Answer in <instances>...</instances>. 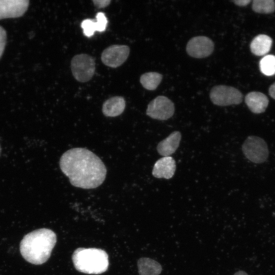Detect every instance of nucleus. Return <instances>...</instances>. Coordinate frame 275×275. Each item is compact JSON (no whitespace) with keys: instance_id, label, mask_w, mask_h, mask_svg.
I'll use <instances>...</instances> for the list:
<instances>
[{"instance_id":"2eb2a0df","label":"nucleus","mask_w":275,"mask_h":275,"mask_svg":"<svg viewBox=\"0 0 275 275\" xmlns=\"http://www.w3.org/2000/svg\"><path fill=\"white\" fill-rule=\"evenodd\" d=\"M272 43V39L264 34L256 36L250 44L251 52L255 55L261 56L265 54L270 50Z\"/></svg>"},{"instance_id":"4be33fe9","label":"nucleus","mask_w":275,"mask_h":275,"mask_svg":"<svg viewBox=\"0 0 275 275\" xmlns=\"http://www.w3.org/2000/svg\"><path fill=\"white\" fill-rule=\"evenodd\" d=\"M7 39V34L5 29L0 26V58L4 50Z\"/></svg>"},{"instance_id":"9d476101","label":"nucleus","mask_w":275,"mask_h":275,"mask_svg":"<svg viewBox=\"0 0 275 275\" xmlns=\"http://www.w3.org/2000/svg\"><path fill=\"white\" fill-rule=\"evenodd\" d=\"M29 5L28 0H0V19L22 16Z\"/></svg>"},{"instance_id":"f3484780","label":"nucleus","mask_w":275,"mask_h":275,"mask_svg":"<svg viewBox=\"0 0 275 275\" xmlns=\"http://www.w3.org/2000/svg\"><path fill=\"white\" fill-rule=\"evenodd\" d=\"M162 75L157 72H150L142 74L140 77V82L143 87L149 90L156 89L160 83Z\"/></svg>"},{"instance_id":"bb28decb","label":"nucleus","mask_w":275,"mask_h":275,"mask_svg":"<svg viewBox=\"0 0 275 275\" xmlns=\"http://www.w3.org/2000/svg\"><path fill=\"white\" fill-rule=\"evenodd\" d=\"M1 152H2V148H1V145H0V155H1Z\"/></svg>"},{"instance_id":"7ed1b4c3","label":"nucleus","mask_w":275,"mask_h":275,"mask_svg":"<svg viewBox=\"0 0 275 275\" xmlns=\"http://www.w3.org/2000/svg\"><path fill=\"white\" fill-rule=\"evenodd\" d=\"M72 261L75 269L87 274H100L108 268L107 253L96 248H78L73 253Z\"/></svg>"},{"instance_id":"412c9836","label":"nucleus","mask_w":275,"mask_h":275,"mask_svg":"<svg viewBox=\"0 0 275 275\" xmlns=\"http://www.w3.org/2000/svg\"><path fill=\"white\" fill-rule=\"evenodd\" d=\"M96 19L95 25L96 31L99 32L104 31L107 23V18L104 13L102 12L97 13L96 15Z\"/></svg>"},{"instance_id":"4468645a","label":"nucleus","mask_w":275,"mask_h":275,"mask_svg":"<svg viewBox=\"0 0 275 275\" xmlns=\"http://www.w3.org/2000/svg\"><path fill=\"white\" fill-rule=\"evenodd\" d=\"M125 106V100L123 97L115 96L103 103L102 111L105 116L114 117L120 115L124 112Z\"/></svg>"},{"instance_id":"0eeeda50","label":"nucleus","mask_w":275,"mask_h":275,"mask_svg":"<svg viewBox=\"0 0 275 275\" xmlns=\"http://www.w3.org/2000/svg\"><path fill=\"white\" fill-rule=\"evenodd\" d=\"M174 111L173 102L166 96H159L148 104L146 114L154 119L166 120L172 117Z\"/></svg>"},{"instance_id":"a878e982","label":"nucleus","mask_w":275,"mask_h":275,"mask_svg":"<svg viewBox=\"0 0 275 275\" xmlns=\"http://www.w3.org/2000/svg\"><path fill=\"white\" fill-rule=\"evenodd\" d=\"M234 275H248V274L245 271L240 270L235 273Z\"/></svg>"},{"instance_id":"dca6fc26","label":"nucleus","mask_w":275,"mask_h":275,"mask_svg":"<svg viewBox=\"0 0 275 275\" xmlns=\"http://www.w3.org/2000/svg\"><path fill=\"white\" fill-rule=\"evenodd\" d=\"M138 266L140 275H159L162 270L158 262L149 258H140L138 261Z\"/></svg>"},{"instance_id":"f8f14e48","label":"nucleus","mask_w":275,"mask_h":275,"mask_svg":"<svg viewBox=\"0 0 275 275\" xmlns=\"http://www.w3.org/2000/svg\"><path fill=\"white\" fill-rule=\"evenodd\" d=\"M245 102L252 112L260 114L265 112L268 105L269 100L264 94L254 91L246 94Z\"/></svg>"},{"instance_id":"5701e85b","label":"nucleus","mask_w":275,"mask_h":275,"mask_svg":"<svg viewBox=\"0 0 275 275\" xmlns=\"http://www.w3.org/2000/svg\"><path fill=\"white\" fill-rule=\"evenodd\" d=\"M94 4L99 8H103L107 7L111 3L109 0H93Z\"/></svg>"},{"instance_id":"423d86ee","label":"nucleus","mask_w":275,"mask_h":275,"mask_svg":"<svg viewBox=\"0 0 275 275\" xmlns=\"http://www.w3.org/2000/svg\"><path fill=\"white\" fill-rule=\"evenodd\" d=\"M212 103L219 106L238 104L242 102V94L237 89L225 85L214 86L210 93Z\"/></svg>"},{"instance_id":"393cba45","label":"nucleus","mask_w":275,"mask_h":275,"mask_svg":"<svg viewBox=\"0 0 275 275\" xmlns=\"http://www.w3.org/2000/svg\"><path fill=\"white\" fill-rule=\"evenodd\" d=\"M268 92L269 95L275 99V82L269 87Z\"/></svg>"},{"instance_id":"f03ea898","label":"nucleus","mask_w":275,"mask_h":275,"mask_svg":"<svg viewBox=\"0 0 275 275\" xmlns=\"http://www.w3.org/2000/svg\"><path fill=\"white\" fill-rule=\"evenodd\" d=\"M57 242V236L52 230L42 228L25 235L20 244V251L28 262L42 264L47 261Z\"/></svg>"},{"instance_id":"aec40b11","label":"nucleus","mask_w":275,"mask_h":275,"mask_svg":"<svg viewBox=\"0 0 275 275\" xmlns=\"http://www.w3.org/2000/svg\"><path fill=\"white\" fill-rule=\"evenodd\" d=\"M81 27L84 35L88 37L92 36L96 31L95 21L91 19H84L81 23Z\"/></svg>"},{"instance_id":"39448f33","label":"nucleus","mask_w":275,"mask_h":275,"mask_svg":"<svg viewBox=\"0 0 275 275\" xmlns=\"http://www.w3.org/2000/svg\"><path fill=\"white\" fill-rule=\"evenodd\" d=\"M244 156L251 161L260 163L266 161L269 152L266 143L258 136H248L242 146Z\"/></svg>"},{"instance_id":"20e7f679","label":"nucleus","mask_w":275,"mask_h":275,"mask_svg":"<svg viewBox=\"0 0 275 275\" xmlns=\"http://www.w3.org/2000/svg\"><path fill=\"white\" fill-rule=\"evenodd\" d=\"M71 69L74 77L78 81L85 82L90 80L94 74V59L85 53L74 56L71 61Z\"/></svg>"},{"instance_id":"9b49d317","label":"nucleus","mask_w":275,"mask_h":275,"mask_svg":"<svg viewBox=\"0 0 275 275\" xmlns=\"http://www.w3.org/2000/svg\"><path fill=\"white\" fill-rule=\"evenodd\" d=\"M176 170V163L171 156L163 157L156 161L153 170L152 175L157 178H171Z\"/></svg>"},{"instance_id":"f257e3e1","label":"nucleus","mask_w":275,"mask_h":275,"mask_svg":"<svg viewBox=\"0 0 275 275\" xmlns=\"http://www.w3.org/2000/svg\"><path fill=\"white\" fill-rule=\"evenodd\" d=\"M60 167L72 185L83 189L99 187L104 182L107 170L101 159L84 148H71L61 156Z\"/></svg>"},{"instance_id":"a211bd4d","label":"nucleus","mask_w":275,"mask_h":275,"mask_svg":"<svg viewBox=\"0 0 275 275\" xmlns=\"http://www.w3.org/2000/svg\"><path fill=\"white\" fill-rule=\"evenodd\" d=\"M252 7L255 12L270 14L275 10V2L273 0H254Z\"/></svg>"},{"instance_id":"b1692460","label":"nucleus","mask_w":275,"mask_h":275,"mask_svg":"<svg viewBox=\"0 0 275 275\" xmlns=\"http://www.w3.org/2000/svg\"><path fill=\"white\" fill-rule=\"evenodd\" d=\"M235 4L239 6H246L248 5L251 2V0H240V1H233Z\"/></svg>"},{"instance_id":"6e6552de","label":"nucleus","mask_w":275,"mask_h":275,"mask_svg":"<svg viewBox=\"0 0 275 275\" xmlns=\"http://www.w3.org/2000/svg\"><path fill=\"white\" fill-rule=\"evenodd\" d=\"M129 52L130 48L127 45H112L103 51L101 59L105 65L116 68L126 61Z\"/></svg>"},{"instance_id":"ddd939ff","label":"nucleus","mask_w":275,"mask_h":275,"mask_svg":"<svg viewBox=\"0 0 275 275\" xmlns=\"http://www.w3.org/2000/svg\"><path fill=\"white\" fill-rule=\"evenodd\" d=\"M181 139V134L179 131H173L158 144L156 148L158 153L164 157L170 156L178 148Z\"/></svg>"},{"instance_id":"1a4fd4ad","label":"nucleus","mask_w":275,"mask_h":275,"mask_svg":"<svg viewBox=\"0 0 275 275\" xmlns=\"http://www.w3.org/2000/svg\"><path fill=\"white\" fill-rule=\"evenodd\" d=\"M214 49V43L205 36H197L192 38L187 43L186 51L191 57L203 58L210 55Z\"/></svg>"},{"instance_id":"6ab92c4d","label":"nucleus","mask_w":275,"mask_h":275,"mask_svg":"<svg viewBox=\"0 0 275 275\" xmlns=\"http://www.w3.org/2000/svg\"><path fill=\"white\" fill-rule=\"evenodd\" d=\"M261 72L265 75L275 74V56L269 54L264 57L260 61Z\"/></svg>"}]
</instances>
